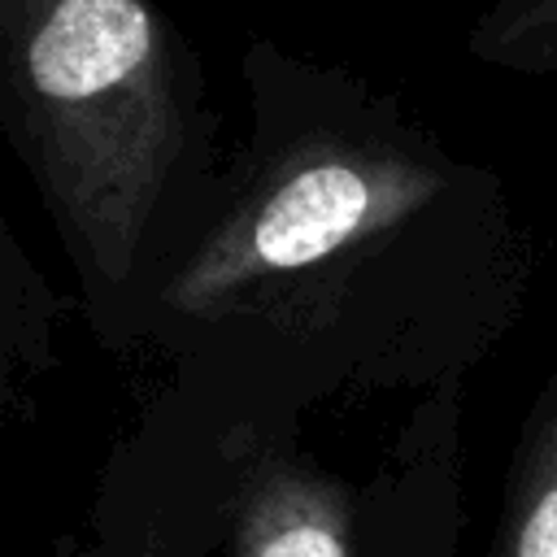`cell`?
<instances>
[{
  "label": "cell",
  "instance_id": "cell-1",
  "mask_svg": "<svg viewBox=\"0 0 557 557\" xmlns=\"http://www.w3.org/2000/svg\"><path fill=\"white\" fill-rule=\"evenodd\" d=\"M239 83L244 139L135 348L244 400L466 383L522 318L535 265L500 174L270 35H248Z\"/></svg>",
  "mask_w": 557,
  "mask_h": 557
},
{
  "label": "cell",
  "instance_id": "cell-2",
  "mask_svg": "<svg viewBox=\"0 0 557 557\" xmlns=\"http://www.w3.org/2000/svg\"><path fill=\"white\" fill-rule=\"evenodd\" d=\"M0 126L96 339L135 352L148 292L200 231L226 157L170 0H0Z\"/></svg>",
  "mask_w": 557,
  "mask_h": 557
},
{
  "label": "cell",
  "instance_id": "cell-3",
  "mask_svg": "<svg viewBox=\"0 0 557 557\" xmlns=\"http://www.w3.org/2000/svg\"><path fill=\"white\" fill-rule=\"evenodd\" d=\"M226 557H366V487L257 440L231 479Z\"/></svg>",
  "mask_w": 557,
  "mask_h": 557
},
{
  "label": "cell",
  "instance_id": "cell-4",
  "mask_svg": "<svg viewBox=\"0 0 557 557\" xmlns=\"http://www.w3.org/2000/svg\"><path fill=\"white\" fill-rule=\"evenodd\" d=\"M461 379L418 396L366 487V557H457Z\"/></svg>",
  "mask_w": 557,
  "mask_h": 557
},
{
  "label": "cell",
  "instance_id": "cell-5",
  "mask_svg": "<svg viewBox=\"0 0 557 557\" xmlns=\"http://www.w3.org/2000/svg\"><path fill=\"white\" fill-rule=\"evenodd\" d=\"M492 557H557V370L518 426Z\"/></svg>",
  "mask_w": 557,
  "mask_h": 557
},
{
  "label": "cell",
  "instance_id": "cell-6",
  "mask_svg": "<svg viewBox=\"0 0 557 557\" xmlns=\"http://www.w3.org/2000/svg\"><path fill=\"white\" fill-rule=\"evenodd\" d=\"M466 48L479 65L557 83V0H483Z\"/></svg>",
  "mask_w": 557,
  "mask_h": 557
}]
</instances>
